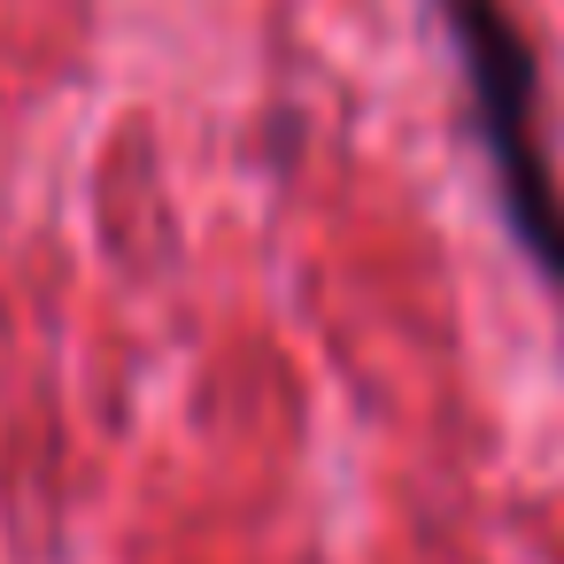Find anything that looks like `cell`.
<instances>
[{
    "mask_svg": "<svg viewBox=\"0 0 564 564\" xmlns=\"http://www.w3.org/2000/svg\"><path fill=\"white\" fill-rule=\"evenodd\" d=\"M441 17H448L456 63H464L471 132H479V155L495 171L502 225L564 286V186H556L549 148H541V70H533V47L510 24L502 0H441Z\"/></svg>",
    "mask_w": 564,
    "mask_h": 564,
    "instance_id": "obj_1",
    "label": "cell"
}]
</instances>
